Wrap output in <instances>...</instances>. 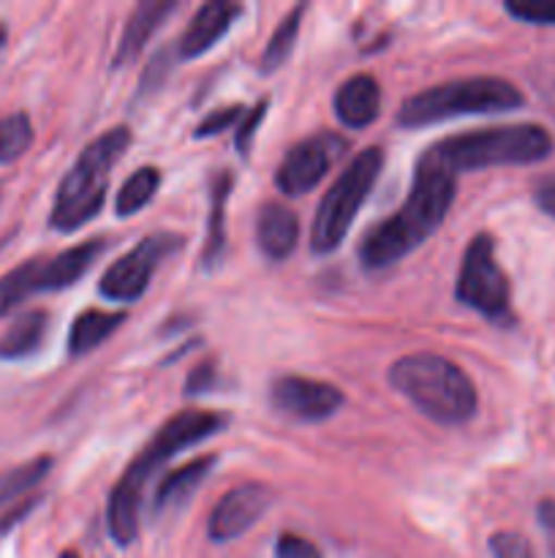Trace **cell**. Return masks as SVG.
<instances>
[{
  "label": "cell",
  "instance_id": "cell-5",
  "mask_svg": "<svg viewBox=\"0 0 555 558\" xmlns=\"http://www.w3.org/2000/svg\"><path fill=\"white\" fill-rule=\"evenodd\" d=\"M131 145V129L128 125H118V129L107 131V134L96 136L85 150L76 156L74 167L60 183L58 196H54L52 213H49V223L58 232H76L85 227L87 221L98 216L107 196L109 172L125 147Z\"/></svg>",
  "mask_w": 555,
  "mask_h": 558
},
{
  "label": "cell",
  "instance_id": "cell-1",
  "mask_svg": "<svg viewBox=\"0 0 555 558\" xmlns=\"http://www.w3.org/2000/svg\"><path fill=\"white\" fill-rule=\"evenodd\" d=\"M455 191L457 174L446 169L433 153L424 150L414 169V183L406 202L365 234L362 245H359L362 265L368 270H381V267L395 265L403 256L411 254L444 223L446 213L455 202Z\"/></svg>",
  "mask_w": 555,
  "mask_h": 558
},
{
  "label": "cell",
  "instance_id": "cell-28",
  "mask_svg": "<svg viewBox=\"0 0 555 558\" xmlns=\"http://www.w3.org/2000/svg\"><path fill=\"white\" fill-rule=\"evenodd\" d=\"M506 11L531 25H555V3H506Z\"/></svg>",
  "mask_w": 555,
  "mask_h": 558
},
{
  "label": "cell",
  "instance_id": "cell-14",
  "mask_svg": "<svg viewBox=\"0 0 555 558\" xmlns=\"http://www.w3.org/2000/svg\"><path fill=\"white\" fill-rule=\"evenodd\" d=\"M237 16V3H229V0H210V3H205L194 14L190 25L185 27L183 38H180V54L183 58H201L205 52H210L226 36Z\"/></svg>",
  "mask_w": 555,
  "mask_h": 558
},
{
  "label": "cell",
  "instance_id": "cell-25",
  "mask_svg": "<svg viewBox=\"0 0 555 558\" xmlns=\"http://www.w3.org/2000/svg\"><path fill=\"white\" fill-rule=\"evenodd\" d=\"M33 145V123L27 112H11L0 118V163H11Z\"/></svg>",
  "mask_w": 555,
  "mask_h": 558
},
{
  "label": "cell",
  "instance_id": "cell-20",
  "mask_svg": "<svg viewBox=\"0 0 555 558\" xmlns=\"http://www.w3.org/2000/svg\"><path fill=\"white\" fill-rule=\"evenodd\" d=\"M123 319H125L123 311H101V308L82 311L69 330V354L71 357L90 354L98 343L107 341V338L112 336L120 325H123Z\"/></svg>",
  "mask_w": 555,
  "mask_h": 558
},
{
  "label": "cell",
  "instance_id": "cell-21",
  "mask_svg": "<svg viewBox=\"0 0 555 558\" xmlns=\"http://www.w3.org/2000/svg\"><path fill=\"white\" fill-rule=\"evenodd\" d=\"M232 194V174L221 172L212 183V199H210V221H207V240L205 251H201V262L205 267H215L226 245V232H223V216H226V199Z\"/></svg>",
  "mask_w": 555,
  "mask_h": 558
},
{
  "label": "cell",
  "instance_id": "cell-2",
  "mask_svg": "<svg viewBox=\"0 0 555 558\" xmlns=\"http://www.w3.org/2000/svg\"><path fill=\"white\" fill-rule=\"evenodd\" d=\"M229 425L226 414L221 412H205V409H188L180 412L177 417L169 420L166 425L158 428L150 445L136 456V461L125 469L120 483L114 485L112 496H109L107 523L109 534L118 545H131L139 534V512L141 499H145V488L152 483L163 463L174 458L177 452L188 450V447L199 445V441L210 439L218 430Z\"/></svg>",
  "mask_w": 555,
  "mask_h": 558
},
{
  "label": "cell",
  "instance_id": "cell-10",
  "mask_svg": "<svg viewBox=\"0 0 555 558\" xmlns=\"http://www.w3.org/2000/svg\"><path fill=\"white\" fill-rule=\"evenodd\" d=\"M180 245V238L172 234H152L139 240L125 256H120L112 267L101 276L98 292L112 303H136L150 287L158 265L166 254H172Z\"/></svg>",
  "mask_w": 555,
  "mask_h": 558
},
{
  "label": "cell",
  "instance_id": "cell-12",
  "mask_svg": "<svg viewBox=\"0 0 555 558\" xmlns=\"http://www.w3.org/2000/svg\"><path fill=\"white\" fill-rule=\"evenodd\" d=\"M270 401L278 412L299 423H321L343 407V392L308 376H278L270 385Z\"/></svg>",
  "mask_w": 555,
  "mask_h": 558
},
{
  "label": "cell",
  "instance_id": "cell-23",
  "mask_svg": "<svg viewBox=\"0 0 555 558\" xmlns=\"http://www.w3.org/2000/svg\"><path fill=\"white\" fill-rule=\"evenodd\" d=\"M161 189V172L156 167H141L131 174L120 189L118 202H114V213L118 218H131L139 210H145L152 202V196Z\"/></svg>",
  "mask_w": 555,
  "mask_h": 558
},
{
  "label": "cell",
  "instance_id": "cell-8",
  "mask_svg": "<svg viewBox=\"0 0 555 558\" xmlns=\"http://www.w3.org/2000/svg\"><path fill=\"white\" fill-rule=\"evenodd\" d=\"M103 248H107V243L92 238L54 256L22 262L20 267L0 276V316L11 314L16 305L36 298V294L63 292V289L74 287L90 270L92 262L103 254Z\"/></svg>",
  "mask_w": 555,
  "mask_h": 558
},
{
  "label": "cell",
  "instance_id": "cell-30",
  "mask_svg": "<svg viewBox=\"0 0 555 558\" xmlns=\"http://www.w3.org/2000/svg\"><path fill=\"white\" fill-rule=\"evenodd\" d=\"M264 112H267V101H261L259 107H254L248 114H243V123H239L237 136H234V142H237V150L243 153V156H248L250 140H254L256 129H259V123L264 120Z\"/></svg>",
  "mask_w": 555,
  "mask_h": 558
},
{
  "label": "cell",
  "instance_id": "cell-29",
  "mask_svg": "<svg viewBox=\"0 0 555 558\" xmlns=\"http://www.w3.org/2000/svg\"><path fill=\"white\" fill-rule=\"evenodd\" d=\"M275 558H321V550L299 534H281L275 543Z\"/></svg>",
  "mask_w": 555,
  "mask_h": 558
},
{
  "label": "cell",
  "instance_id": "cell-11",
  "mask_svg": "<svg viewBox=\"0 0 555 558\" xmlns=\"http://www.w3.org/2000/svg\"><path fill=\"white\" fill-rule=\"evenodd\" d=\"M346 142L335 134H319L299 142L286 153L283 163L275 172V185L286 196H303L313 191L321 180L335 167L337 156Z\"/></svg>",
  "mask_w": 555,
  "mask_h": 558
},
{
  "label": "cell",
  "instance_id": "cell-16",
  "mask_svg": "<svg viewBox=\"0 0 555 558\" xmlns=\"http://www.w3.org/2000/svg\"><path fill=\"white\" fill-rule=\"evenodd\" d=\"M299 221L294 210L281 202H264L256 216V243L259 251L272 262H281L297 248Z\"/></svg>",
  "mask_w": 555,
  "mask_h": 558
},
{
  "label": "cell",
  "instance_id": "cell-3",
  "mask_svg": "<svg viewBox=\"0 0 555 558\" xmlns=\"http://www.w3.org/2000/svg\"><path fill=\"white\" fill-rule=\"evenodd\" d=\"M390 381L439 425H462L477 414V387L460 365L441 354L417 352L395 360Z\"/></svg>",
  "mask_w": 555,
  "mask_h": 558
},
{
  "label": "cell",
  "instance_id": "cell-18",
  "mask_svg": "<svg viewBox=\"0 0 555 558\" xmlns=\"http://www.w3.org/2000/svg\"><path fill=\"white\" fill-rule=\"evenodd\" d=\"M49 332V314L41 308L25 311L16 316L9 325V330L0 336V360L5 363H16V360H27L44 347Z\"/></svg>",
  "mask_w": 555,
  "mask_h": 558
},
{
  "label": "cell",
  "instance_id": "cell-19",
  "mask_svg": "<svg viewBox=\"0 0 555 558\" xmlns=\"http://www.w3.org/2000/svg\"><path fill=\"white\" fill-rule=\"evenodd\" d=\"M212 466H215V458L205 456V458H196V461L185 463V466L174 469L169 477H163L161 485H158V490H156V501H152V510H156V515L183 507L185 501H188L190 496L201 488V483H205V477L210 474Z\"/></svg>",
  "mask_w": 555,
  "mask_h": 558
},
{
  "label": "cell",
  "instance_id": "cell-15",
  "mask_svg": "<svg viewBox=\"0 0 555 558\" xmlns=\"http://www.w3.org/2000/svg\"><path fill=\"white\" fill-rule=\"evenodd\" d=\"M335 114L346 129H368L381 114V87L370 74L348 76L335 90Z\"/></svg>",
  "mask_w": 555,
  "mask_h": 558
},
{
  "label": "cell",
  "instance_id": "cell-32",
  "mask_svg": "<svg viewBox=\"0 0 555 558\" xmlns=\"http://www.w3.org/2000/svg\"><path fill=\"white\" fill-rule=\"evenodd\" d=\"M533 199H536V205L542 207L550 218H555V178L542 180V183L536 185V191H533Z\"/></svg>",
  "mask_w": 555,
  "mask_h": 558
},
{
  "label": "cell",
  "instance_id": "cell-33",
  "mask_svg": "<svg viewBox=\"0 0 555 558\" xmlns=\"http://www.w3.org/2000/svg\"><path fill=\"white\" fill-rule=\"evenodd\" d=\"M212 376L215 374H212L210 365H199V368L194 371V376L188 379V385H185L188 396H201V392L212 385Z\"/></svg>",
  "mask_w": 555,
  "mask_h": 558
},
{
  "label": "cell",
  "instance_id": "cell-27",
  "mask_svg": "<svg viewBox=\"0 0 555 558\" xmlns=\"http://www.w3.org/2000/svg\"><path fill=\"white\" fill-rule=\"evenodd\" d=\"M243 114H245V109L239 107V104H234V107H223V109H218V112L207 114V118L201 120L199 125H196L194 136H196V140H205V136H215V134H221V131H226L229 125L237 123V120L243 118Z\"/></svg>",
  "mask_w": 555,
  "mask_h": 558
},
{
  "label": "cell",
  "instance_id": "cell-7",
  "mask_svg": "<svg viewBox=\"0 0 555 558\" xmlns=\"http://www.w3.org/2000/svg\"><path fill=\"white\" fill-rule=\"evenodd\" d=\"M381 167H384L381 147H368V150L357 153L351 163L337 174L330 191L321 196L319 210H316L313 218V229H310V248L316 254H330V251H335L346 240L359 207L365 205L375 180H379Z\"/></svg>",
  "mask_w": 555,
  "mask_h": 558
},
{
  "label": "cell",
  "instance_id": "cell-22",
  "mask_svg": "<svg viewBox=\"0 0 555 558\" xmlns=\"http://www.w3.org/2000/svg\"><path fill=\"white\" fill-rule=\"evenodd\" d=\"M49 472H52V458L49 456H38L33 458V461L0 472V510L14 505L20 496L30 494L36 485H41V480L47 477Z\"/></svg>",
  "mask_w": 555,
  "mask_h": 558
},
{
  "label": "cell",
  "instance_id": "cell-6",
  "mask_svg": "<svg viewBox=\"0 0 555 558\" xmlns=\"http://www.w3.org/2000/svg\"><path fill=\"white\" fill-rule=\"evenodd\" d=\"M526 96L520 87L501 76H466L444 85L428 87L417 96L406 98L397 112L403 129H422V125L444 123V120L468 118V114H498L520 109Z\"/></svg>",
  "mask_w": 555,
  "mask_h": 558
},
{
  "label": "cell",
  "instance_id": "cell-9",
  "mask_svg": "<svg viewBox=\"0 0 555 558\" xmlns=\"http://www.w3.org/2000/svg\"><path fill=\"white\" fill-rule=\"evenodd\" d=\"M509 278L495 259V245L488 234H477L462 254L457 276V300L490 322L509 316Z\"/></svg>",
  "mask_w": 555,
  "mask_h": 558
},
{
  "label": "cell",
  "instance_id": "cell-26",
  "mask_svg": "<svg viewBox=\"0 0 555 558\" xmlns=\"http://www.w3.org/2000/svg\"><path fill=\"white\" fill-rule=\"evenodd\" d=\"M490 550L493 558H533V548L522 534L498 532L490 537Z\"/></svg>",
  "mask_w": 555,
  "mask_h": 558
},
{
  "label": "cell",
  "instance_id": "cell-24",
  "mask_svg": "<svg viewBox=\"0 0 555 558\" xmlns=\"http://www.w3.org/2000/svg\"><path fill=\"white\" fill-rule=\"evenodd\" d=\"M305 11H308V5H294V9L283 16L281 25L275 27V33H272L270 44H267L264 54H261V71H264V74H270V71L281 69V65L286 63V58L292 54L294 44H297Z\"/></svg>",
  "mask_w": 555,
  "mask_h": 558
},
{
  "label": "cell",
  "instance_id": "cell-35",
  "mask_svg": "<svg viewBox=\"0 0 555 558\" xmlns=\"http://www.w3.org/2000/svg\"><path fill=\"white\" fill-rule=\"evenodd\" d=\"M3 44H5V27L0 25V49H3Z\"/></svg>",
  "mask_w": 555,
  "mask_h": 558
},
{
  "label": "cell",
  "instance_id": "cell-31",
  "mask_svg": "<svg viewBox=\"0 0 555 558\" xmlns=\"http://www.w3.org/2000/svg\"><path fill=\"white\" fill-rule=\"evenodd\" d=\"M36 505H38V496H30V499H25V501H20V505L11 507V510L0 518V537H3V534H9L11 529L22 521V518L30 515V512L36 510Z\"/></svg>",
  "mask_w": 555,
  "mask_h": 558
},
{
  "label": "cell",
  "instance_id": "cell-13",
  "mask_svg": "<svg viewBox=\"0 0 555 558\" xmlns=\"http://www.w3.org/2000/svg\"><path fill=\"white\" fill-rule=\"evenodd\" d=\"M275 501L272 488L261 483L239 485V488L229 490L218 507L212 510L210 521H207V534L212 543H232V539L243 537Z\"/></svg>",
  "mask_w": 555,
  "mask_h": 558
},
{
  "label": "cell",
  "instance_id": "cell-17",
  "mask_svg": "<svg viewBox=\"0 0 555 558\" xmlns=\"http://www.w3.org/2000/svg\"><path fill=\"white\" fill-rule=\"evenodd\" d=\"M174 11H177V3H174V0H141L134 9V14L128 16V22H125L118 52H114V69L139 58L145 44L156 36V31L163 25V20L172 16Z\"/></svg>",
  "mask_w": 555,
  "mask_h": 558
},
{
  "label": "cell",
  "instance_id": "cell-34",
  "mask_svg": "<svg viewBox=\"0 0 555 558\" xmlns=\"http://www.w3.org/2000/svg\"><path fill=\"white\" fill-rule=\"evenodd\" d=\"M539 523H542V529L547 532L550 545H553L555 550V501L553 499H544L542 505H539Z\"/></svg>",
  "mask_w": 555,
  "mask_h": 558
},
{
  "label": "cell",
  "instance_id": "cell-36",
  "mask_svg": "<svg viewBox=\"0 0 555 558\" xmlns=\"http://www.w3.org/2000/svg\"><path fill=\"white\" fill-rule=\"evenodd\" d=\"M60 558H79V556H76V554H74V550H65V554H63V556H60Z\"/></svg>",
  "mask_w": 555,
  "mask_h": 558
},
{
  "label": "cell",
  "instance_id": "cell-4",
  "mask_svg": "<svg viewBox=\"0 0 555 558\" xmlns=\"http://www.w3.org/2000/svg\"><path fill=\"white\" fill-rule=\"evenodd\" d=\"M428 150L446 169L460 174L490 167H528V163H539L553 153V140H550V134L542 125L517 123L446 136V140L428 147Z\"/></svg>",
  "mask_w": 555,
  "mask_h": 558
}]
</instances>
